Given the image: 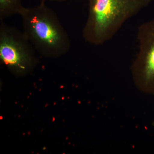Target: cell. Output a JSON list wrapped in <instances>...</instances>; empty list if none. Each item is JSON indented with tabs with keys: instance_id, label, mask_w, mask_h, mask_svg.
I'll return each instance as SVG.
<instances>
[{
	"instance_id": "cell-1",
	"label": "cell",
	"mask_w": 154,
	"mask_h": 154,
	"mask_svg": "<svg viewBox=\"0 0 154 154\" xmlns=\"http://www.w3.org/2000/svg\"><path fill=\"white\" fill-rule=\"evenodd\" d=\"M152 0H88V15L82 30L84 40L94 45L110 40L131 17Z\"/></svg>"
},
{
	"instance_id": "cell-2",
	"label": "cell",
	"mask_w": 154,
	"mask_h": 154,
	"mask_svg": "<svg viewBox=\"0 0 154 154\" xmlns=\"http://www.w3.org/2000/svg\"><path fill=\"white\" fill-rule=\"evenodd\" d=\"M20 16L23 33L42 55L59 57L70 49L71 41L67 32L45 1L32 8L25 7Z\"/></svg>"
},
{
	"instance_id": "cell-3",
	"label": "cell",
	"mask_w": 154,
	"mask_h": 154,
	"mask_svg": "<svg viewBox=\"0 0 154 154\" xmlns=\"http://www.w3.org/2000/svg\"><path fill=\"white\" fill-rule=\"evenodd\" d=\"M36 50L24 33L0 22V60L14 74L23 75L37 63Z\"/></svg>"
},
{
	"instance_id": "cell-4",
	"label": "cell",
	"mask_w": 154,
	"mask_h": 154,
	"mask_svg": "<svg viewBox=\"0 0 154 154\" xmlns=\"http://www.w3.org/2000/svg\"><path fill=\"white\" fill-rule=\"evenodd\" d=\"M138 51L131 66L136 85L144 93L154 95V18L137 29Z\"/></svg>"
},
{
	"instance_id": "cell-5",
	"label": "cell",
	"mask_w": 154,
	"mask_h": 154,
	"mask_svg": "<svg viewBox=\"0 0 154 154\" xmlns=\"http://www.w3.org/2000/svg\"><path fill=\"white\" fill-rule=\"evenodd\" d=\"M24 8L21 0H0V20L21 15Z\"/></svg>"
},
{
	"instance_id": "cell-6",
	"label": "cell",
	"mask_w": 154,
	"mask_h": 154,
	"mask_svg": "<svg viewBox=\"0 0 154 154\" xmlns=\"http://www.w3.org/2000/svg\"><path fill=\"white\" fill-rule=\"evenodd\" d=\"M45 1V2L49 1H51V2H66L68 0H41V1Z\"/></svg>"
},
{
	"instance_id": "cell-7",
	"label": "cell",
	"mask_w": 154,
	"mask_h": 154,
	"mask_svg": "<svg viewBox=\"0 0 154 154\" xmlns=\"http://www.w3.org/2000/svg\"><path fill=\"white\" fill-rule=\"evenodd\" d=\"M153 125H154V123H153Z\"/></svg>"
}]
</instances>
